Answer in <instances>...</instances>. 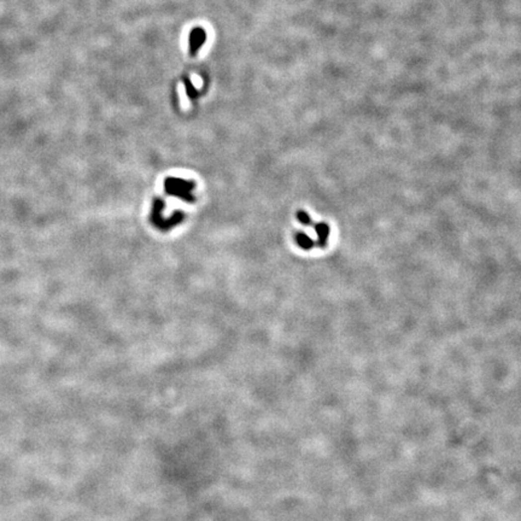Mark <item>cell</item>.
<instances>
[{
	"label": "cell",
	"instance_id": "5",
	"mask_svg": "<svg viewBox=\"0 0 521 521\" xmlns=\"http://www.w3.org/2000/svg\"><path fill=\"white\" fill-rule=\"evenodd\" d=\"M297 217H298L299 222H302L303 225H305V226H310L311 223H313V221H311V217L307 214V212L303 211V210L297 212Z\"/></svg>",
	"mask_w": 521,
	"mask_h": 521
},
{
	"label": "cell",
	"instance_id": "1",
	"mask_svg": "<svg viewBox=\"0 0 521 521\" xmlns=\"http://www.w3.org/2000/svg\"><path fill=\"white\" fill-rule=\"evenodd\" d=\"M192 185L179 179H168L166 182V189L169 194L182 195L183 197L185 193H188Z\"/></svg>",
	"mask_w": 521,
	"mask_h": 521
},
{
	"label": "cell",
	"instance_id": "4",
	"mask_svg": "<svg viewBox=\"0 0 521 521\" xmlns=\"http://www.w3.org/2000/svg\"><path fill=\"white\" fill-rule=\"evenodd\" d=\"M296 240H297V244L301 246L302 249H304V250H309V249H311L314 246V242L311 240V238L309 236H307L305 233L297 234Z\"/></svg>",
	"mask_w": 521,
	"mask_h": 521
},
{
	"label": "cell",
	"instance_id": "2",
	"mask_svg": "<svg viewBox=\"0 0 521 521\" xmlns=\"http://www.w3.org/2000/svg\"><path fill=\"white\" fill-rule=\"evenodd\" d=\"M205 38L206 34L202 28H195L192 30L191 35H189V49H191L192 55H195L198 52L200 46L205 42Z\"/></svg>",
	"mask_w": 521,
	"mask_h": 521
},
{
	"label": "cell",
	"instance_id": "3",
	"mask_svg": "<svg viewBox=\"0 0 521 521\" xmlns=\"http://www.w3.org/2000/svg\"><path fill=\"white\" fill-rule=\"evenodd\" d=\"M315 231L319 238L318 245L320 246V248H325V246L327 245L328 237H330V233H331L330 226L325 222H320L315 226Z\"/></svg>",
	"mask_w": 521,
	"mask_h": 521
}]
</instances>
